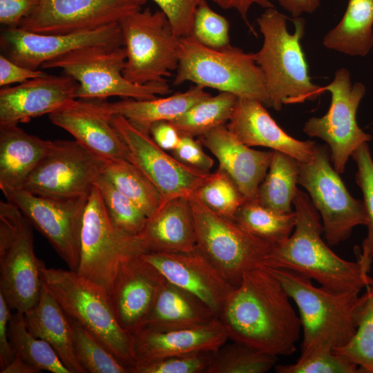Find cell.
<instances>
[{"label": "cell", "instance_id": "obj_21", "mask_svg": "<svg viewBox=\"0 0 373 373\" xmlns=\"http://www.w3.org/2000/svg\"><path fill=\"white\" fill-rule=\"evenodd\" d=\"M101 100L75 99L48 115L50 121L75 140L108 160H129L124 141L111 124Z\"/></svg>", "mask_w": 373, "mask_h": 373}, {"label": "cell", "instance_id": "obj_42", "mask_svg": "<svg viewBox=\"0 0 373 373\" xmlns=\"http://www.w3.org/2000/svg\"><path fill=\"white\" fill-rule=\"evenodd\" d=\"M95 185L101 193L113 222L126 232L139 235L145 226L147 216L103 175L97 180Z\"/></svg>", "mask_w": 373, "mask_h": 373}, {"label": "cell", "instance_id": "obj_18", "mask_svg": "<svg viewBox=\"0 0 373 373\" xmlns=\"http://www.w3.org/2000/svg\"><path fill=\"white\" fill-rule=\"evenodd\" d=\"M1 46L8 58L34 70L79 48L95 46H124L119 23L93 30L61 35L35 33L19 27L8 28L1 35Z\"/></svg>", "mask_w": 373, "mask_h": 373}, {"label": "cell", "instance_id": "obj_47", "mask_svg": "<svg viewBox=\"0 0 373 373\" xmlns=\"http://www.w3.org/2000/svg\"><path fill=\"white\" fill-rule=\"evenodd\" d=\"M202 145L193 137L181 135L178 146L171 151L172 155L186 165L210 173L214 161L203 151Z\"/></svg>", "mask_w": 373, "mask_h": 373}, {"label": "cell", "instance_id": "obj_16", "mask_svg": "<svg viewBox=\"0 0 373 373\" xmlns=\"http://www.w3.org/2000/svg\"><path fill=\"white\" fill-rule=\"evenodd\" d=\"M133 164L160 191L163 204L178 197L190 198L211 175L186 165L168 154L144 132L119 115L109 117Z\"/></svg>", "mask_w": 373, "mask_h": 373}, {"label": "cell", "instance_id": "obj_11", "mask_svg": "<svg viewBox=\"0 0 373 373\" xmlns=\"http://www.w3.org/2000/svg\"><path fill=\"white\" fill-rule=\"evenodd\" d=\"M147 252L139 235L126 232L113 222L95 185L84 213L77 274L108 294L119 264Z\"/></svg>", "mask_w": 373, "mask_h": 373}, {"label": "cell", "instance_id": "obj_17", "mask_svg": "<svg viewBox=\"0 0 373 373\" xmlns=\"http://www.w3.org/2000/svg\"><path fill=\"white\" fill-rule=\"evenodd\" d=\"M146 0H41L19 28L39 34L89 31L119 23Z\"/></svg>", "mask_w": 373, "mask_h": 373}, {"label": "cell", "instance_id": "obj_7", "mask_svg": "<svg viewBox=\"0 0 373 373\" xmlns=\"http://www.w3.org/2000/svg\"><path fill=\"white\" fill-rule=\"evenodd\" d=\"M124 46H95L79 48L44 64L41 68H60L78 84L75 98L104 100L109 97L151 99L171 93L167 83L134 84L123 70Z\"/></svg>", "mask_w": 373, "mask_h": 373}, {"label": "cell", "instance_id": "obj_8", "mask_svg": "<svg viewBox=\"0 0 373 373\" xmlns=\"http://www.w3.org/2000/svg\"><path fill=\"white\" fill-rule=\"evenodd\" d=\"M189 200L196 249L229 284L237 286L246 271L263 265L274 245L212 211L195 195Z\"/></svg>", "mask_w": 373, "mask_h": 373}, {"label": "cell", "instance_id": "obj_44", "mask_svg": "<svg viewBox=\"0 0 373 373\" xmlns=\"http://www.w3.org/2000/svg\"><path fill=\"white\" fill-rule=\"evenodd\" d=\"M277 373H356L358 366L332 350L300 356L293 364L276 365Z\"/></svg>", "mask_w": 373, "mask_h": 373}, {"label": "cell", "instance_id": "obj_40", "mask_svg": "<svg viewBox=\"0 0 373 373\" xmlns=\"http://www.w3.org/2000/svg\"><path fill=\"white\" fill-rule=\"evenodd\" d=\"M194 195L212 211L233 220L238 208L246 201L236 183L220 166Z\"/></svg>", "mask_w": 373, "mask_h": 373}, {"label": "cell", "instance_id": "obj_12", "mask_svg": "<svg viewBox=\"0 0 373 373\" xmlns=\"http://www.w3.org/2000/svg\"><path fill=\"white\" fill-rule=\"evenodd\" d=\"M298 184L307 191L322 219L329 245L345 241L355 227L366 224L363 202L350 194L331 165L326 148L316 145L312 157L300 162Z\"/></svg>", "mask_w": 373, "mask_h": 373}, {"label": "cell", "instance_id": "obj_54", "mask_svg": "<svg viewBox=\"0 0 373 373\" xmlns=\"http://www.w3.org/2000/svg\"><path fill=\"white\" fill-rule=\"evenodd\" d=\"M1 373H39L41 372L18 355L15 354L9 365Z\"/></svg>", "mask_w": 373, "mask_h": 373}, {"label": "cell", "instance_id": "obj_38", "mask_svg": "<svg viewBox=\"0 0 373 373\" xmlns=\"http://www.w3.org/2000/svg\"><path fill=\"white\" fill-rule=\"evenodd\" d=\"M70 321L75 353L86 372L131 373L130 368L121 363L86 328L72 318Z\"/></svg>", "mask_w": 373, "mask_h": 373}, {"label": "cell", "instance_id": "obj_28", "mask_svg": "<svg viewBox=\"0 0 373 373\" xmlns=\"http://www.w3.org/2000/svg\"><path fill=\"white\" fill-rule=\"evenodd\" d=\"M218 318L198 298L166 280L142 329L164 332L198 327Z\"/></svg>", "mask_w": 373, "mask_h": 373}, {"label": "cell", "instance_id": "obj_6", "mask_svg": "<svg viewBox=\"0 0 373 373\" xmlns=\"http://www.w3.org/2000/svg\"><path fill=\"white\" fill-rule=\"evenodd\" d=\"M40 275L43 285L66 314L131 370L135 364L133 336L119 324L106 291L77 271L47 267L43 261Z\"/></svg>", "mask_w": 373, "mask_h": 373}, {"label": "cell", "instance_id": "obj_30", "mask_svg": "<svg viewBox=\"0 0 373 373\" xmlns=\"http://www.w3.org/2000/svg\"><path fill=\"white\" fill-rule=\"evenodd\" d=\"M210 95L205 88L196 84L166 97L142 100L123 98L115 102L101 100V106L108 115H119L139 129L149 133L153 124L173 120Z\"/></svg>", "mask_w": 373, "mask_h": 373}, {"label": "cell", "instance_id": "obj_9", "mask_svg": "<svg viewBox=\"0 0 373 373\" xmlns=\"http://www.w3.org/2000/svg\"><path fill=\"white\" fill-rule=\"evenodd\" d=\"M126 53L123 75L137 84H164L177 70L180 39L162 11H136L119 22Z\"/></svg>", "mask_w": 373, "mask_h": 373}, {"label": "cell", "instance_id": "obj_4", "mask_svg": "<svg viewBox=\"0 0 373 373\" xmlns=\"http://www.w3.org/2000/svg\"><path fill=\"white\" fill-rule=\"evenodd\" d=\"M288 17L270 8L256 22L263 37L260 49L255 53L269 99V107L280 111L284 105L313 101L325 92L323 86L314 84L300 44L305 35V21L293 18L295 30L289 32Z\"/></svg>", "mask_w": 373, "mask_h": 373}, {"label": "cell", "instance_id": "obj_50", "mask_svg": "<svg viewBox=\"0 0 373 373\" xmlns=\"http://www.w3.org/2000/svg\"><path fill=\"white\" fill-rule=\"evenodd\" d=\"M12 310L0 293V372L9 365L15 356L8 334Z\"/></svg>", "mask_w": 373, "mask_h": 373}, {"label": "cell", "instance_id": "obj_48", "mask_svg": "<svg viewBox=\"0 0 373 373\" xmlns=\"http://www.w3.org/2000/svg\"><path fill=\"white\" fill-rule=\"evenodd\" d=\"M41 0H0V23L8 28L19 27L37 8Z\"/></svg>", "mask_w": 373, "mask_h": 373}, {"label": "cell", "instance_id": "obj_22", "mask_svg": "<svg viewBox=\"0 0 373 373\" xmlns=\"http://www.w3.org/2000/svg\"><path fill=\"white\" fill-rule=\"evenodd\" d=\"M77 82L46 74L0 90V125L17 124L50 114L75 98Z\"/></svg>", "mask_w": 373, "mask_h": 373}, {"label": "cell", "instance_id": "obj_49", "mask_svg": "<svg viewBox=\"0 0 373 373\" xmlns=\"http://www.w3.org/2000/svg\"><path fill=\"white\" fill-rule=\"evenodd\" d=\"M47 73L21 66L3 55H0V86L5 87L15 83H23L40 77Z\"/></svg>", "mask_w": 373, "mask_h": 373}, {"label": "cell", "instance_id": "obj_20", "mask_svg": "<svg viewBox=\"0 0 373 373\" xmlns=\"http://www.w3.org/2000/svg\"><path fill=\"white\" fill-rule=\"evenodd\" d=\"M142 256L166 281L198 298L218 317L233 286L197 249L190 252H147Z\"/></svg>", "mask_w": 373, "mask_h": 373}, {"label": "cell", "instance_id": "obj_26", "mask_svg": "<svg viewBox=\"0 0 373 373\" xmlns=\"http://www.w3.org/2000/svg\"><path fill=\"white\" fill-rule=\"evenodd\" d=\"M148 252H190L196 236L189 198L178 197L164 203L148 218L139 234Z\"/></svg>", "mask_w": 373, "mask_h": 373}, {"label": "cell", "instance_id": "obj_13", "mask_svg": "<svg viewBox=\"0 0 373 373\" xmlns=\"http://www.w3.org/2000/svg\"><path fill=\"white\" fill-rule=\"evenodd\" d=\"M0 189L6 200L19 208L69 269L77 271L83 217L89 195L50 198L33 194L21 187L1 186Z\"/></svg>", "mask_w": 373, "mask_h": 373}, {"label": "cell", "instance_id": "obj_1", "mask_svg": "<svg viewBox=\"0 0 373 373\" xmlns=\"http://www.w3.org/2000/svg\"><path fill=\"white\" fill-rule=\"evenodd\" d=\"M290 300L271 271L260 265L246 271L231 289L218 318L232 341L276 356H289L301 330Z\"/></svg>", "mask_w": 373, "mask_h": 373}, {"label": "cell", "instance_id": "obj_41", "mask_svg": "<svg viewBox=\"0 0 373 373\" xmlns=\"http://www.w3.org/2000/svg\"><path fill=\"white\" fill-rule=\"evenodd\" d=\"M361 296L363 303L354 336L333 351L359 367V372L373 373V297Z\"/></svg>", "mask_w": 373, "mask_h": 373}, {"label": "cell", "instance_id": "obj_14", "mask_svg": "<svg viewBox=\"0 0 373 373\" xmlns=\"http://www.w3.org/2000/svg\"><path fill=\"white\" fill-rule=\"evenodd\" d=\"M108 162L76 140H54L21 188L50 198L88 195Z\"/></svg>", "mask_w": 373, "mask_h": 373}, {"label": "cell", "instance_id": "obj_45", "mask_svg": "<svg viewBox=\"0 0 373 373\" xmlns=\"http://www.w3.org/2000/svg\"><path fill=\"white\" fill-rule=\"evenodd\" d=\"M214 352L167 357L131 367V373H207Z\"/></svg>", "mask_w": 373, "mask_h": 373}, {"label": "cell", "instance_id": "obj_24", "mask_svg": "<svg viewBox=\"0 0 373 373\" xmlns=\"http://www.w3.org/2000/svg\"><path fill=\"white\" fill-rule=\"evenodd\" d=\"M198 140L217 158L219 166L236 183L246 200L258 201L259 186L267 173L274 151L251 149L226 125L212 129Z\"/></svg>", "mask_w": 373, "mask_h": 373}, {"label": "cell", "instance_id": "obj_55", "mask_svg": "<svg viewBox=\"0 0 373 373\" xmlns=\"http://www.w3.org/2000/svg\"><path fill=\"white\" fill-rule=\"evenodd\" d=\"M363 295L366 297H373V284L366 288V291Z\"/></svg>", "mask_w": 373, "mask_h": 373}, {"label": "cell", "instance_id": "obj_34", "mask_svg": "<svg viewBox=\"0 0 373 373\" xmlns=\"http://www.w3.org/2000/svg\"><path fill=\"white\" fill-rule=\"evenodd\" d=\"M238 97L220 92L191 106L184 114L169 122L180 135L200 137L212 129L226 125L233 113Z\"/></svg>", "mask_w": 373, "mask_h": 373}, {"label": "cell", "instance_id": "obj_46", "mask_svg": "<svg viewBox=\"0 0 373 373\" xmlns=\"http://www.w3.org/2000/svg\"><path fill=\"white\" fill-rule=\"evenodd\" d=\"M167 17L173 33L181 38L191 34L198 5L204 0H152Z\"/></svg>", "mask_w": 373, "mask_h": 373}, {"label": "cell", "instance_id": "obj_35", "mask_svg": "<svg viewBox=\"0 0 373 373\" xmlns=\"http://www.w3.org/2000/svg\"><path fill=\"white\" fill-rule=\"evenodd\" d=\"M8 334L14 354L39 371L70 373L54 349L47 342L30 333L26 325L23 313H12L9 323Z\"/></svg>", "mask_w": 373, "mask_h": 373}, {"label": "cell", "instance_id": "obj_39", "mask_svg": "<svg viewBox=\"0 0 373 373\" xmlns=\"http://www.w3.org/2000/svg\"><path fill=\"white\" fill-rule=\"evenodd\" d=\"M352 157L357 166L356 182L362 191L367 227V234L356 260L369 274L373 261V160L367 142L358 146Z\"/></svg>", "mask_w": 373, "mask_h": 373}, {"label": "cell", "instance_id": "obj_23", "mask_svg": "<svg viewBox=\"0 0 373 373\" xmlns=\"http://www.w3.org/2000/svg\"><path fill=\"white\" fill-rule=\"evenodd\" d=\"M228 129L248 146H263L287 154L300 162H308L316 148L314 141H301L288 135L257 100L238 98Z\"/></svg>", "mask_w": 373, "mask_h": 373}, {"label": "cell", "instance_id": "obj_31", "mask_svg": "<svg viewBox=\"0 0 373 373\" xmlns=\"http://www.w3.org/2000/svg\"><path fill=\"white\" fill-rule=\"evenodd\" d=\"M373 0H348L343 17L324 37L326 48L366 56L373 46Z\"/></svg>", "mask_w": 373, "mask_h": 373}, {"label": "cell", "instance_id": "obj_36", "mask_svg": "<svg viewBox=\"0 0 373 373\" xmlns=\"http://www.w3.org/2000/svg\"><path fill=\"white\" fill-rule=\"evenodd\" d=\"M234 220L251 233L276 246L291 235L296 219L294 211L281 214L263 207L258 201L246 200L238 208Z\"/></svg>", "mask_w": 373, "mask_h": 373}, {"label": "cell", "instance_id": "obj_25", "mask_svg": "<svg viewBox=\"0 0 373 373\" xmlns=\"http://www.w3.org/2000/svg\"><path fill=\"white\" fill-rule=\"evenodd\" d=\"M132 336L133 367L174 356L216 352L229 340L218 318L202 327L164 332L142 329Z\"/></svg>", "mask_w": 373, "mask_h": 373}, {"label": "cell", "instance_id": "obj_51", "mask_svg": "<svg viewBox=\"0 0 373 373\" xmlns=\"http://www.w3.org/2000/svg\"><path fill=\"white\" fill-rule=\"evenodd\" d=\"M149 133L155 142L166 151H173L176 149L181 138L176 128L168 121L153 124L149 129Z\"/></svg>", "mask_w": 373, "mask_h": 373}, {"label": "cell", "instance_id": "obj_32", "mask_svg": "<svg viewBox=\"0 0 373 373\" xmlns=\"http://www.w3.org/2000/svg\"><path fill=\"white\" fill-rule=\"evenodd\" d=\"M300 162L274 151L267 173L259 186L258 202L281 214L293 212L291 204L298 190Z\"/></svg>", "mask_w": 373, "mask_h": 373}, {"label": "cell", "instance_id": "obj_10", "mask_svg": "<svg viewBox=\"0 0 373 373\" xmlns=\"http://www.w3.org/2000/svg\"><path fill=\"white\" fill-rule=\"evenodd\" d=\"M32 229L16 205L0 201V293L21 313L36 305L42 287Z\"/></svg>", "mask_w": 373, "mask_h": 373}, {"label": "cell", "instance_id": "obj_33", "mask_svg": "<svg viewBox=\"0 0 373 373\" xmlns=\"http://www.w3.org/2000/svg\"><path fill=\"white\" fill-rule=\"evenodd\" d=\"M102 175L133 202L147 218L154 215L163 204L157 189L126 160H108Z\"/></svg>", "mask_w": 373, "mask_h": 373}, {"label": "cell", "instance_id": "obj_29", "mask_svg": "<svg viewBox=\"0 0 373 373\" xmlns=\"http://www.w3.org/2000/svg\"><path fill=\"white\" fill-rule=\"evenodd\" d=\"M52 143L26 133L17 124L0 125V187H21Z\"/></svg>", "mask_w": 373, "mask_h": 373}, {"label": "cell", "instance_id": "obj_5", "mask_svg": "<svg viewBox=\"0 0 373 373\" xmlns=\"http://www.w3.org/2000/svg\"><path fill=\"white\" fill-rule=\"evenodd\" d=\"M186 82L229 93L238 98L257 100L269 107L265 78L255 53L231 45L215 49L200 44L191 35L181 37L173 84Z\"/></svg>", "mask_w": 373, "mask_h": 373}, {"label": "cell", "instance_id": "obj_37", "mask_svg": "<svg viewBox=\"0 0 373 373\" xmlns=\"http://www.w3.org/2000/svg\"><path fill=\"white\" fill-rule=\"evenodd\" d=\"M278 356L242 343H227L213 353L207 373H265L275 367Z\"/></svg>", "mask_w": 373, "mask_h": 373}, {"label": "cell", "instance_id": "obj_19", "mask_svg": "<svg viewBox=\"0 0 373 373\" xmlns=\"http://www.w3.org/2000/svg\"><path fill=\"white\" fill-rule=\"evenodd\" d=\"M166 280L142 255L123 260L108 293L120 326L133 335L140 331Z\"/></svg>", "mask_w": 373, "mask_h": 373}, {"label": "cell", "instance_id": "obj_53", "mask_svg": "<svg viewBox=\"0 0 373 373\" xmlns=\"http://www.w3.org/2000/svg\"><path fill=\"white\" fill-rule=\"evenodd\" d=\"M293 18L300 17L301 15L314 12L321 4V0H274Z\"/></svg>", "mask_w": 373, "mask_h": 373}, {"label": "cell", "instance_id": "obj_52", "mask_svg": "<svg viewBox=\"0 0 373 373\" xmlns=\"http://www.w3.org/2000/svg\"><path fill=\"white\" fill-rule=\"evenodd\" d=\"M216 5L224 10L233 9L238 12L241 18L245 22L250 31L257 35L254 28L250 24L248 19V13L253 5H257L261 8L267 9L274 8V4L270 0H212Z\"/></svg>", "mask_w": 373, "mask_h": 373}, {"label": "cell", "instance_id": "obj_3", "mask_svg": "<svg viewBox=\"0 0 373 373\" xmlns=\"http://www.w3.org/2000/svg\"><path fill=\"white\" fill-rule=\"evenodd\" d=\"M268 268L298 307L303 330L300 356L333 351L350 341L363 303L360 290L337 291L318 287L311 279L295 271Z\"/></svg>", "mask_w": 373, "mask_h": 373}, {"label": "cell", "instance_id": "obj_43", "mask_svg": "<svg viewBox=\"0 0 373 373\" xmlns=\"http://www.w3.org/2000/svg\"><path fill=\"white\" fill-rule=\"evenodd\" d=\"M227 19L202 1L195 11L191 35L207 47L220 49L231 45Z\"/></svg>", "mask_w": 373, "mask_h": 373}, {"label": "cell", "instance_id": "obj_15", "mask_svg": "<svg viewBox=\"0 0 373 373\" xmlns=\"http://www.w3.org/2000/svg\"><path fill=\"white\" fill-rule=\"evenodd\" d=\"M323 88L331 94L329 110L321 117L309 118L304 124L303 132L328 144L333 166L342 173L356 149L372 138L358 126L356 117L366 88L361 82L352 84L345 68L337 70L333 80Z\"/></svg>", "mask_w": 373, "mask_h": 373}, {"label": "cell", "instance_id": "obj_27", "mask_svg": "<svg viewBox=\"0 0 373 373\" xmlns=\"http://www.w3.org/2000/svg\"><path fill=\"white\" fill-rule=\"evenodd\" d=\"M23 314L30 333L47 342L70 373H86L75 353L70 318L43 283L37 303Z\"/></svg>", "mask_w": 373, "mask_h": 373}, {"label": "cell", "instance_id": "obj_2", "mask_svg": "<svg viewBox=\"0 0 373 373\" xmlns=\"http://www.w3.org/2000/svg\"><path fill=\"white\" fill-rule=\"evenodd\" d=\"M293 204L294 229L286 241L274 247L263 265L295 271L337 291H361L372 285L373 278L357 260L341 258L323 240L321 216L308 194L298 189Z\"/></svg>", "mask_w": 373, "mask_h": 373}]
</instances>
